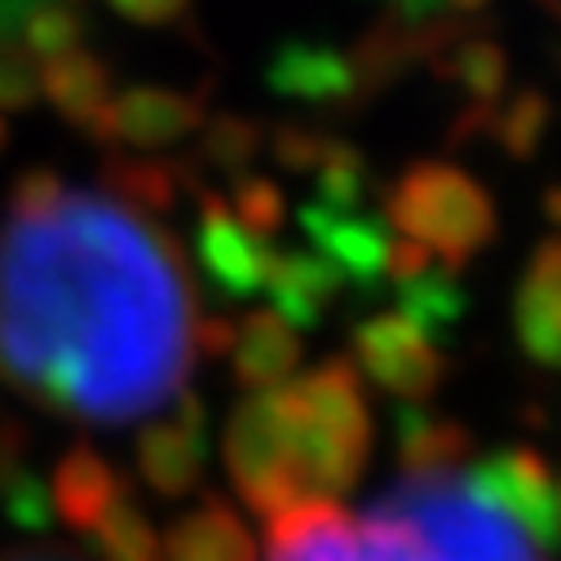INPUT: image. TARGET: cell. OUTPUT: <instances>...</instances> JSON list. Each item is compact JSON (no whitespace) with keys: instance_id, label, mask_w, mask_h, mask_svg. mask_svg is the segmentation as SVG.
I'll use <instances>...</instances> for the list:
<instances>
[{"instance_id":"1","label":"cell","mask_w":561,"mask_h":561,"mask_svg":"<svg viewBox=\"0 0 561 561\" xmlns=\"http://www.w3.org/2000/svg\"><path fill=\"white\" fill-rule=\"evenodd\" d=\"M182 248L102 191L62 186L0 226V376L45 411L128 425L182 393Z\"/></svg>"},{"instance_id":"2","label":"cell","mask_w":561,"mask_h":561,"mask_svg":"<svg viewBox=\"0 0 561 561\" xmlns=\"http://www.w3.org/2000/svg\"><path fill=\"white\" fill-rule=\"evenodd\" d=\"M293 411L297 465L310 500L345 495L371 460V407L358 371L345 358H328L284 385Z\"/></svg>"},{"instance_id":"3","label":"cell","mask_w":561,"mask_h":561,"mask_svg":"<svg viewBox=\"0 0 561 561\" xmlns=\"http://www.w3.org/2000/svg\"><path fill=\"white\" fill-rule=\"evenodd\" d=\"M385 226L420 248H430L443 270H465L495 239L491 195L456 164H411L385 191Z\"/></svg>"},{"instance_id":"4","label":"cell","mask_w":561,"mask_h":561,"mask_svg":"<svg viewBox=\"0 0 561 561\" xmlns=\"http://www.w3.org/2000/svg\"><path fill=\"white\" fill-rule=\"evenodd\" d=\"M380 500L425 530L434 561H543L535 539L482 491H473L469 478H402Z\"/></svg>"},{"instance_id":"5","label":"cell","mask_w":561,"mask_h":561,"mask_svg":"<svg viewBox=\"0 0 561 561\" xmlns=\"http://www.w3.org/2000/svg\"><path fill=\"white\" fill-rule=\"evenodd\" d=\"M226 469L239 491V500L261 517L274 522L278 513H288L306 504V482L297 465V438H293V411L284 385L248 393L230 425H226Z\"/></svg>"},{"instance_id":"6","label":"cell","mask_w":561,"mask_h":561,"mask_svg":"<svg viewBox=\"0 0 561 561\" xmlns=\"http://www.w3.org/2000/svg\"><path fill=\"white\" fill-rule=\"evenodd\" d=\"M354 358H358L363 376L398 402H425L447 380L443 345L430 341L398 310L371 314L354 328Z\"/></svg>"},{"instance_id":"7","label":"cell","mask_w":561,"mask_h":561,"mask_svg":"<svg viewBox=\"0 0 561 561\" xmlns=\"http://www.w3.org/2000/svg\"><path fill=\"white\" fill-rule=\"evenodd\" d=\"M469 486L482 491L495 508H504L543 557L561 548V504H557V482L552 469L543 465L539 451L530 447H504L486 460H478L469 473Z\"/></svg>"},{"instance_id":"8","label":"cell","mask_w":561,"mask_h":561,"mask_svg":"<svg viewBox=\"0 0 561 561\" xmlns=\"http://www.w3.org/2000/svg\"><path fill=\"white\" fill-rule=\"evenodd\" d=\"M204 128V102L178 89L160 84H133L115 93L102 115L89 124V137L102 147H137V151H156L173 147L182 137Z\"/></svg>"},{"instance_id":"9","label":"cell","mask_w":561,"mask_h":561,"mask_svg":"<svg viewBox=\"0 0 561 561\" xmlns=\"http://www.w3.org/2000/svg\"><path fill=\"white\" fill-rule=\"evenodd\" d=\"M195 256L208 284L226 297V301H252L265 293L270 278V261H274V243L248 234L226 199L208 186H199V230H195Z\"/></svg>"},{"instance_id":"10","label":"cell","mask_w":561,"mask_h":561,"mask_svg":"<svg viewBox=\"0 0 561 561\" xmlns=\"http://www.w3.org/2000/svg\"><path fill=\"white\" fill-rule=\"evenodd\" d=\"M204 465H208V411L195 393H178V407H169V415L147 425L142 438H137V469H142V482L156 495L178 500L199 486Z\"/></svg>"},{"instance_id":"11","label":"cell","mask_w":561,"mask_h":561,"mask_svg":"<svg viewBox=\"0 0 561 561\" xmlns=\"http://www.w3.org/2000/svg\"><path fill=\"white\" fill-rule=\"evenodd\" d=\"M301 230L310 239V252H319L323 261H332L345 278V288L354 293H371L385 284V248H389V226L367 217L363 208L341 213V208H323V204H306L301 208Z\"/></svg>"},{"instance_id":"12","label":"cell","mask_w":561,"mask_h":561,"mask_svg":"<svg viewBox=\"0 0 561 561\" xmlns=\"http://www.w3.org/2000/svg\"><path fill=\"white\" fill-rule=\"evenodd\" d=\"M513 336L530 363L561 371V234L543 239L517 278Z\"/></svg>"},{"instance_id":"13","label":"cell","mask_w":561,"mask_h":561,"mask_svg":"<svg viewBox=\"0 0 561 561\" xmlns=\"http://www.w3.org/2000/svg\"><path fill=\"white\" fill-rule=\"evenodd\" d=\"M265 84L278 98H293L306 106H336L358 93L354 62L336 45L323 41H284L265 62Z\"/></svg>"},{"instance_id":"14","label":"cell","mask_w":561,"mask_h":561,"mask_svg":"<svg viewBox=\"0 0 561 561\" xmlns=\"http://www.w3.org/2000/svg\"><path fill=\"white\" fill-rule=\"evenodd\" d=\"M358 522L336 500H306L265 522V561H354Z\"/></svg>"},{"instance_id":"15","label":"cell","mask_w":561,"mask_h":561,"mask_svg":"<svg viewBox=\"0 0 561 561\" xmlns=\"http://www.w3.org/2000/svg\"><path fill=\"white\" fill-rule=\"evenodd\" d=\"M265 293H270V310L284 319L288 328L306 332L319 328L328 319V310L341 301L345 293V278L332 261H323L319 252H301V248H274L270 261V278H265Z\"/></svg>"},{"instance_id":"16","label":"cell","mask_w":561,"mask_h":561,"mask_svg":"<svg viewBox=\"0 0 561 561\" xmlns=\"http://www.w3.org/2000/svg\"><path fill=\"white\" fill-rule=\"evenodd\" d=\"M234 376L243 389L265 393L288 385L301 367V332L288 328L274 310H252L239 328H234Z\"/></svg>"},{"instance_id":"17","label":"cell","mask_w":561,"mask_h":561,"mask_svg":"<svg viewBox=\"0 0 561 561\" xmlns=\"http://www.w3.org/2000/svg\"><path fill=\"white\" fill-rule=\"evenodd\" d=\"M393 438H398V469L407 478H438L456 473L473 447L469 430L447 415H434L420 402L393 407Z\"/></svg>"},{"instance_id":"18","label":"cell","mask_w":561,"mask_h":561,"mask_svg":"<svg viewBox=\"0 0 561 561\" xmlns=\"http://www.w3.org/2000/svg\"><path fill=\"white\" fill-rule=\"evenodd\" d=\"M119 478L115 469L106 465L102 451H93L89 443L71 447L58 469H54V482H49V500H54V517H62L76 535H93V526L106 517V508L119 500Z\"/></svg>"},{"instance_id":"19","label":"cell","mask_w":561,"mask_h":561,"mask_svg":"<svg viewBox=\"0 0 561 561\" xmlns=\"http://www.w3.org/2000/svg\"><path fill=\"white\" fill-rule=\"evenodd\" d=\"M164 561H256V543L221 495H204L195 513L173 522Z\"/></svg>"},{"instance_id":"20","label":"cell","mask_w":561,"mask_h":561,"mask_svg":"<svg viewBox=\"0 0 561 561\" xmlns=\"http://www.w3.org/2000/svg\"><path fill=\"white\" fill-rule=\"evenodd\" d=\"M41 98H49L54 111L67 124H76V128L89 133V124L111 102V71H106V62L98 54L71 49L62 58L41 62Z\"/></svg>"},{"instance_id":"21","label":"cell","mask_w":561,"mask_h":561,"mask_svg":"<svg viewBox=\"0 0 561 561\" xmlns=\"http://www.w3.org/2000/svg\"><path fill=\"white\" fill-rule=\"evenodd\" d=\"M438 76L451 80L473 106H500L504 89H508V54L495 45V41H478V36H465V41H447L434 58Z\"/></svg>"},{"instance_id":"22","label":"cell","mask_w":561,"mask_h":561,"mask_svg":"<svg viewBox=\"0 0 561 561\" xmlns=\"http://www.w3.org/2000/svg\"><path fill=\"white\" fill-rule=\"evenodd\" d=\"M182 186V169L151 156H111L102 164V195L133 213H169Z\"/></svg>"},{"instance_id":"23","label":"cell","mask_w":561,"mask_h":561,"mask_svg":"<svg viewBox=\"0 0 561 561\" xmlns=\"http://www.w3.org/2000/svg\"><path fill=\"white\" fill-rule=\"evenodd\" d=\"M393 293H398V314L411 319L420 332H425L430 341H438V345L465 319V293L456 284V274L443 270V265L407 278V284H393Z\"/></svg>"},{"instance_id":"24","label":"cell","mask_w":561,"mask_h":561,"mask_svg":"<svg viewBox=\"0 0 561 561\" xmlns=\"http://www.w3.org/2000/svg\"><path fill=\"white\" fill-rule=\"evenodd\" d=\"M354 561H434V548L407 513L376 500L358 522V552Z\"/></svg>"},{"instance_id":"25","label":"cell","mask_w":561,"mask_h":561,"mask_svg":"<svg viewBox=\"0 0 561 561\" xmlns=\"http://www.w3.org/2000/svg\"><path fill=\"white\" fill-rule=\"evenodd\" d=\"M93 552L102 561H164V543L156 535V526L147 522V513L128 500V491L106 508V517L93 526L89 535Z\"/></svg>"},{"instance_id":"26","label":"cell","mask_w":561,"mask_h":561,"mask_svg":"<svg viewBox=\"0 0 561 561\" xmlns=\"http://www.w3.org/2000/svg\"><path fill=\"white\" fill-rule=\"evenodd\" d=\"M367 191H371V169H367L363 151L354 142H345V137H332L323 164L314 169V204L354 213L367 199Z\"/></svg>"},{"instance_id":"27","label":"cell","mask_w":561,"mask_h":561,"mask_svg":"<svg viewBox=\"0 0 561 561\" xmlns=\"http://www.w3.org/2000/svg\"><path fill=\"white\" fill-rule=\"evenodd\" d=\"M265 151V133L261 124L243 119V115H217L204 124V137H199V160L217 173H226L230 182L248 173V164Z\"/></svg>"},{"instance_id":"28","label":"cell","mask_w":561,"mask_h":561,"mask_svg":"<svg viewBox=\"0 0 561 561\" xmlns=\"http://www.w3.org/2000/svg\"><path fill=\"white\" fill-rule=\"evenodd\" d=\"M548 119H552L548 98L535 93V89H522L504 106H495L491 137L513 160H535V151L543 147V137H548Z\"/></svg>"},{"instance_id":"29","label":"cell","mask_w":561,"mask_h":561,"mask_svg":"<svg viewBox=\"0 0 561 561\" xmlns=\"http://www.w3.org/2000/svg\"><path fill=\"white\" fill-rule=\"evenodd\" d=\"M80 41H84V14L71 5V0H49V5H41L27 19L23 36H19V45L27 49V58L36 67L49 62V58H62V54L80 49Z\"/></svg>"},{"instance_id":"30","label":"cell","mask_w":561,"mask_h":561,"mask_svg":"<svg viewBox=\"0 0 561 561\" xmlns=\"http://www.w3.org/2000/svg\"><path fill=\"white\" fill-rule=\"evenodd\" d=\"M226 208H230V217H234L248 234H256V239H265V243H270L278 230H284V221H288L284 191H278L274 182H265V178H256V173H243V178L230 182Z\"/></svg>"},{"instance_id":"31","label":"cell","mask_w":561,"mask_h":561,"mask_svg":"<svg viewBox=\"0 0 561 561\" xmlns=\"http://www.w3.org/2000/svg\"><path fill=\"white\" fill-rule=\"evenodd\" d=\"M0 513L10 517V526L27 530V535H45L54 526V500H49V482L14 469L5 482H0Z\"/></svg>"},{"instance_id":"32","label":"cell","mask_w":561,"mask_h":561,"mask_svg":"<svg viewBox=\"0 0 561 561\" xmlns=\"http://www.w3.org/2000/svg\"><path fill=\"white\" fill-rule=\"evenodd\" d=\"M265 147L274 156L278 169H288V173H310L323 164L328 147H332V133L323 128H310V124H278L274 133H265Z\"/></svg>"},{"instance_id":"33","label":"cell","mask_w":561,"mask_h":561,"mask_svg":"<svg viewBox=\"0 0 561 561\" xmlns=\"http://www.w3.org/2000/svg\"><path fill=\"white\" fill-rule=\"evenodd\" d=\"M41 102V67L19 41H0V106L27 111Z\"/></svg>"},{"instance_id":"34","label":"cell","mask_w":561,"mask_h":561,"mask_svg":"<svg viewBox=\"0 0 561 561\" xmlns=\"http://www.w3.org/2000/svg\"><path fill=\"white\" fill-rule=\"evenodd\" d=\"M230 350H234V323H230V314H204V319H195V328H191V354H199L204 363H221V358H230Z\"/></svg>"},{"instance_id":"35","label":"cell","mask_w":561,"mask_h":561,"mask_svg":"<svg viewBox=\"0 0 561 561\" xmlns=\"http://www.w3.org/2000/svg\"><path fill=\"white\" fill-rule=\"evenodd\" d=\"M106 5L137 27H169L191 10V0H106Z\"/></svg>"},{"instance_id":"36","label":"cell","mask_w":561,"mask_h":561,"mask_svg":"<svg viewBox=\"0 0 561 561\" xmlns=\"http://www.w3.org/2000/svg\"><path fill=\"white\" fill-rule=\"evenodd\" d=\"M41 5H49V0H0V41H19Z\"/></svg>"},{"instance_id":"37","label":"cell","mask_w":561,"mask_h":561,"mask_svg":"<svg viewBox=\"0 0 561 561\" xmlns=\"http://www.w3.org/2000/svg\"><path fill=\"white\" fill-rule=\"evenodd\" d=\"M543 213H548L552 226H561V186H552V191L543 195Z\"/></svg>"},{"instance_id":"38","label":"cell","mask_w":561,"mask_h":561,"mask_svg":"<svg viewBox=\"0 0 561 561\" xmlns=\"http://www.w3.org/2000/svg\"><path fill=\"white\" fill-rule=\"evenodd\" d=\"M543 5H548V10H552V14L561 19V0H543Z\"/></svg>"},{"instance_id":"39","label":"cell","mask_w":561,"mask_h":561,"mask_svg":"<svg viewBox=\"0 0 561 561\" xmlns=\"http://www.w3.org/2000/svg\"><path fill=\"white\" fill-rule=\"evenodd\" d=\"M19 561H62V557H19Z\"/></svg>"},{"instance_id":"40","label":"cell","mask_w":561,"mask_h":561,"mask_svg":"<svg viewBox=\"0 0 561 561\" xmlns=\"http://www.w3.org/2000/svg\"><path fill=\"white\" fill-rule=\"evenodd\" d=\"M0 147H5V119H0Z\"/></svg>"},{"instance_id":"41","label":"cell","mask_w":561,"mask_h":561,"mask_svg":"<svg viewBox=\"0 0 561 561\" xmlns=\"http://www.w3.org/2000/svg\"><path fill=\"white\" fill-rule=\"evenodd\" d=\"M557 504H561V491H557Z\"/></svg>"}]
</instances>
